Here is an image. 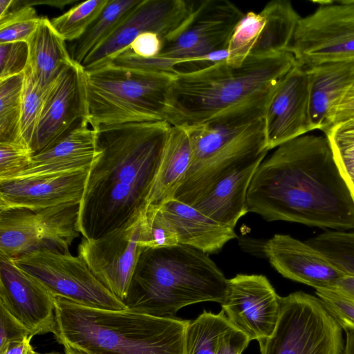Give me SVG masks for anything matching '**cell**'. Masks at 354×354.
Listing matches in <instances>:
<instances>
[{
    "mask_svg": "<svg viewBox=\"0 0 354 354\" xmlns=\"http://www.w3.org/2000/svg\"><path fill=\"white\" fill-rule=\"evenodd\" d=\"M247 207L268 221L354 229V201L325 135L307 133L277 147L254 173Z\"/></svg>",
    "mask_w": 354,
    "mask_h": 354,
    "instance_id": "cell-1",
    "label": "cell"
},
{
    "mask_svg": "<svg viewBox=\"0 0 354 354\" xmlns=\"http://www.w3.org/2000/svg\"><path fill=\"white\" fill-rule=\"evenodd\" d=\"M171 125L167 121L97 127L100 153L88 171L77 227L101 237L147 207Z\"/></svg>",
    "mask_w": 354,
    "mask_h": 354,
    "instance_id": "cell-2",
    "label": "cell"
},
{
    "mask_svg": "<svg viewBox=\"0 0 354 354\" xmlns=\"http://www.w3.org/2000/svg\"><path fill=\"white\" fill-rule=\"evenodd\" d=\"M297 64L294 55L286 51L249 55L240 64L224 61L177 72L168 95L165 121L189 128L263 118L276 88Z\"/></svg>",
    "mask_w": 354,
    "mask_h": 354,
    "instance_id": "cell-3",
    "label": "cell"
},
{
    "mask_svg": "<svg viewBox=\"0 0 354 354\" xmlns=\"http://www.w3.org/2000/svg\"><path fill=\"white\" fill-rule=\"evenodd\" d=\"M57 342L86 354H186L189 320L107 310L55 295Z\"/></svg>",
    "mask_w": 354,
    "mask_h": 354,
    "instance_id": "cell-4",
    "label": "cell"
},
{
    "mask_svg": "<svg viewBox=\"0 0 354 354\" xmlns=\"http://www.w3.org/2000/svg\"><path fill=\"white\" fill-rule=\"evenodd\" d=\"M228 279L209 257L194 248L178 244L145 248L138 261L126 306L159 317H176L182 308L204 301L222 304Z\"/></svg>",
    "mask_w": 354,
    "mask_h": 354,
    "instance_id": "cell-5",
    "label": "cell"
},
{
    "mask_svg": "<svg viewBox=\"0 0 354 354\" xmlns=\"http://www.w3.org/2000/svg\"><path fill=\"white\" fill-rule=\"evenodd\" d=\"M90 124L101 125L165 121L175 73L109 64L85 71Z\"/></svg>",
    "mask_w": 354,
    "mask_h": 354,
    "instance_id": "cell-6",
    "label": "cell"
},
{
    "mask_svg": "<svg viewBox=\"0 0 354 354\" xmlns=\"http://www.w3.org/2000/svg\"><path fill=\"white\" fill-rule=\"evenodd\" d=\"M192 159L174 199L193 205L221 178L259 159L266 146L263 118L239 124H207L185 128Z\"/></svg>",
    "mask_w": 354,
    "mask_h": 354,
    "instance_id": "cell-7",
    "label": "cell"
},
{
    "mask_svg": "<svg viewBox=\"0 0 354 354\" xmlns=\"http://www.w3.org/2000/svg\"><path fill=\"white\" fill-rule=\"evenodd\" d=\"M243 12L227 0H205L193 9L182 26L163 42L154 57H136V67L176 73L179 66L198 64L202 57L227 48Z\"/></svg>",
    "mask_w": 354,
    "mask_h": 354,
    "instance_id": "cell-8",
    "label": "cell"
},
{
    "mask_svg": "<svg viewBox=\"0 0 354 354\" xmlns=\"http://www.w3.org/2000/svg\"><path fill=\"white\" fill-rule=\"evenodd\" d=\"M319 298L304 292L281 297L270 337L259 342L261 354H343L342 330Z\"/></svg>",
    "mask_w": 354,
    "mask_h": 354,
    "instance_id": "cell-9",
    "label": "cell"
},
{
    "mask_svg": "<svg viewBox=\"0 0 354 354\" xmlns=\"http://www.w3.org/2000/svg\"><path fill=\"white\" fill-rule=\"evenodd\" d=\"M79 207L66 204L37 211L0 212V257L15 259L40 249L68 252L81 234Z\"/></svg>",
    "mask_w": 354,
    "mask_h": 354,
    "instance_id": "cell-10",
    "label": "cell"
},
{
    "mask_svg": "<svg viewBox=\"0 0 354 354\" xmlns=\"http://www.w3.org/2000/svg\"><path fill=\"white\" fill-rule=\"evenodd\" d=\"M316 3L299 20L288 51L307 68L354 57V0Z\"/></svg>",
    "mask_w": 354,
    "mask_h": 354,
    "instance_id": "cell-11",
    "label": "cell"
},
{
    "mask_svg": "<svg viewBox=\"0 0 354 354\" xmlns=\"http://www.w3.org/2000/svg\"><path fill=\"white\" fill-rule=\"evenodd\" d=\"M16 264L42 282L54 295L86 306L127 307L94 275L85 261L68 252L40 249L15 259Z\"/></svg>",
    "mask_w": 354,
    "mask_h": 354,
    "instance_id": "cell-12",
    "label": "cell"
},
{
    "mask_svg": "<svg viewBox=\"0 0 354 354\" xmlns=\"http://www.w3.org/2000/svg\"><path fill=\"white\" fill-rule=\"evenodd\" d=\"M146 209L101 237L83 238L78 246V256L97 279L123 302L145 249L142 234Z\"/></svg>",
    "mask_w": 354,
    "mask_h": 354,
    "instance_id": "cell-13",
    "label": "cell"
},
{
    "mask_svg": "<svg viewBox=\"0 0 354 354\" xmlns=\"http://www.w3.org/2000/svg\"><path fill=\"white\" fill-rule=\"evenodd\" d=\"M84 121L90 122L85 69L74 62L62 70L44 93L30 143L33 155L50 148Z\"/></svg>",
    "mask_w": 354,
    "mask_h": 354,
    "instance_id": "cell-14",
    "label": "cell"
},
{
    "mask_svg": "<svg viewBox=\"0 0 354 354\" xmlns=\"http://www.w3.org/2000/svg\"><path fill=\"white\" fill-rule=\"evenodd\" d=\"M194 6L183 0H141L140 3L101 46L81 65L95 70L113 62L140 34L152 32L165 40L175 33L189 16Z\"/></svg>",
    "mask_w": 354,
    "mask_h": 354,
    "instance_id": "cell-15",
    "label": "cell"
},
{
    "mask_svg": "<svg viewBox=\"0 0 354 354\" xmlns=\"http://www.w3.org/2000/svg\"><path fill=\"white\" fill-rule=\"evenodd\" d=\"M221 306L234 328L250 341L261 342L270 337L276 328L281 297L265 276L239 274L228 279Z\"/></svg>",
    "mask_w": 354,
    "mask_h": 354,
    "instance_id": "cell-16",
    "label": "cell"
},
{
    "mask_svg": "<svg viewBox=\"0 0 354 354\" xmlns=\"http://www.w3.org/2000/svg\"><path fill=\"white\" fill-rule=\"evenodd\" d=\"M310 91L308 68L297 63L281 80L265 111L263 121L268 151L314 131Z\"/></svg>",
    "mask_w": 354,
    "mask_h": 354,
    "instance_id": "cell-17",
    "label": "cell"
},
{
    "mask_svg": "<svg viewBox=\"0 0 354 354\" xmlns=\"http://www.w3.org/2000/svg\"><path fill=\"white\" fill-rule=\"evenodd\" d=\"M0 305L32 335L55 331V295L12 259L0 257Z\"/></svg>",
    "mask_w": 354,
    "mask_h": 354,
    "instance_id": "cell-18",
    "label": "cell"
},
{
    "mask_svg": "<svg viewBox=\"0 0 354 354\" xmlns=\"http://www.w3.org/2000/svg\"><path fill=\"white\" fill-rule=\"evenodd\" d=\"M263 251L283 277L315 290L336 289L346 274L319 250L290 235H274L264 243Z\"/></svg>",
    "mask_w": 354,
    "mask_h": 354,
    "instance_id": "cell-19",
    "label": "cell"
},
{
    "mask_svg": "<svg viewBox=\"0 0 354 354\" xmlns=\"http://www.w3.org/2000/svg\"><path fill=\"white\" fill-rule=\"evenodd\" d=\"M88 170L0 184V212L80 204Z\"/></svg>",
    "mask_w": 354,
    "mask_h": 354,
    "instance_id": "cell-20",
    "label": "cell"
},
{
    "mask_svg": "<svg viewBox=\"0 0 354 354\" xmlns=\"http://www.w3.org/2000/svg\"><path fill=\"white\" fill-rule=\"evenodd\" d=\"M100 153L96 129L84 121L50 148L33 155L30 165L6 183L89 170Z\"/></svg>",
    "mask_w": 354,
    "mask_h": 354,
    "instance_id": "cell-21",
    "label": "cell"
},
{
    "mask_svg": "<svg viewBox=\"0 0 354 354\" xmlns=\"http://www.w3.org/2000/svg\"><path fill=\"white\" fill-rule=\"evenodd\" d=\"M263 160H257L230 172L192 206L216 223L234 229L239 219L248 213V187Z\"/></svg>",
    "mask_w": 354,
    "mask_h": 354,
    "instance_id": "cell-22",
    "label": "cell"
},
{
    "mask_svg": "<svg viewBox=\"0 0 354 354\" xmlns=\"http://www.w3.org/2000/svg\"><path fill=\"white\" fill-rule=\"evenodd\" d=\"M158 208L174 228L179 244L208 254L220 251L236 237L234 229L223 226L195 207L174 198Z\"/></svg>",
    "mask_w": 354,
    "mask_h": 354,
    "instance_id": "cell-23",
    "label": "cell"
},
{
    "mask_svg": "<svg viewBox=\"0 0 354 354\" xmlns=\"http://www.w3.org/2000/svg\"><path fill=\"white\" fill-rule=\"evenodd\" d=\"M310 77V115L314 130L324 132L329 114L354 87V57L308 68Z\"/></svg>",
    "mask_w": 354,
    "mask_h": 354,
    "instance_id": "cell-24",
    "label": "cell"
},
{
    "mask_svg": "<svg viewBox=\"0 0 354 354\" xmlns=\"http://www.w3.org/2000/svg\"><path fill=\"white\" fill-rule=\"evenodd\" d=\"M27 43L28 66L37 83L45 91L62 70L74 61L66 41L46 17H40L37 29Z\"/></svg>",
    "mask_w": 354,
    "mask_h": 354,
    "instance_id": "cell-25",
    "label": "cell"
},
{
    "mask_svg": "<svg viewBox=\"0 0 354 354\" xmlns=\"http://www.w3.org/2000/svg\"><path fill=\"white\" fill-rule=\"evenodd\" d=\"M192 159L186 129L171 126L147 207H158L172 199L187 172Z\"/></svg>",
    "mask_w": 354,
    "mask_h": 354,
    "instance_id": "cell-26",
    "label": "cell"
},
{
    "mask_svg": "<svg viewBox=\"0 0 354 354\" xmlns=\"http://www.w3.org/2000/svg\"><path fill=\"white\" fill-rule=\"evenodd\" d=\"M265 24L250 55L266 56L286 52L301 17L288 0H272L261 11Z\"/></svg>",
    "mask_w": 354,
    "mask_h": 354,
    "instance_id": "cell-27",
    "label": "cell"
},
{
    "mask_svg": "<svg viewBox=\"0 0 354 354\" xmlns=\"http://www.w3.org/2000/svg\"><path fill=\"white\" fill-rule=\"evenodd\" d=\"M141 0H109L101 13L77 40L73 41L69 53L81 64L86 57L101 46L115 31Z\"/></svg>",
    "mask_w": 354,
    "mask_h": 354,
    "instance_id": "cell-28",
    "label": "cell"
},
{
    "mask_svg": "<svg viewBox=\"0 0 354 354\" xmlns=\"http://www.w3.org/2000/svg\"><path fill=\"white\" fill-rule=\"evenodd\" d=\"M232 326L223 310L218 314L203 311L186 328V354H215L221 337Z\"/></svg>",
    "mask_w": 354,
    "mask_h": 354,
    "instance_id": "cell-29",
    "label": "cell"
},
{
    "mask_svg": "<svg viewBox=\"0 0 354 354\" xmlns=\"http://www.w3.org/2000/svg\"><path fill=\"white\" fill-rule=\"evenodd\" d=\"M24 73L0 81V142H21L20 121Z\"/></svg>",
    "mask_w": 354,
    "mask_h": 354,
    "instance_id": "cell-30",
    "label": "cell"
},
{
    "mask_svg": "<svg viewBox=\"0 0 354 354\" xmlns=\"http://www.w3.org/2000/svg\"><path fill=\"white\" fill-rule=\"evenodd\" d=\"M324 135L354 201V115L333 125Z\"/></svg>",
    "mask_w": 354,
    "mask_h": 354,
    "instance_id": "cell-31",
    "label": "cell"
},
{
    "mask_svg": "<svg viewBox=\"0 0 354 354\" xmlns=\"http://www.w3.org/2000/svg\"><path fill=\"white\" fill-rule=\"evenodd\" d=\"M306 242L346 274L354 275V232L328 230Z\"/></svg>",
    "mask_w": 354,
    "mask_h": 354,
    "instance_id": "cell-32",
    "label": "cell"
},
{
    "mask_svg": "<svg viewBox=\"0 0 354 354\" xmlns=\"http://www.w3.org/2000/svg\"><path fill=\"white\" fill-rule=\"evenodd\" d=\"M109 0L82 2L62 15L50 19L51 24L66 41L77 40L98 17Z\"/></svg>",
    "mask_w": 354,
    "mask_h": 354,
    "instance_id": "cell-33",
    "label": "cell"
},
{
    "mask_svg": "<svg viewBox=\"0 0 354 354\" xmlns=\"http://www.w3.org/2000/svg\"><path fill=\"white\" fill-rule=\"evenodd\" d=\"M264 24L265 17L261 12L244 14L230 39L226 61L234 64L243 63L250 55Z\"/></svg>",
    "mask_w": 354,
    "mask_h": 354,
    "instance_id": "cell-34",
    "label": "cell"
},
{
    "mask_svg": "<svg viewBox=\"0 0 354 354\" xmlns=\"http://www.w3.org/2000/svg\"><path fill=\"white\" fill-rule=\"evenodd\" d=\"M39 20L32 6L14 0L9 12L0 19V44L27 42L37 29Z\"/></svg>",
    "mask_w": 354,
    "mask_h": 354,
    "instance_id": "cell-35",
    "label": "cell"
},
{
    "mask_svg": "<svg viewBox=\"0 0 354 354\" xmlns=\"http://www.w3.org/2000/svg\"><path fill=\"white\" fill-rule=\"evenodd\" d=\"M44 91L34 79L28 66L24 71L21 95L20 136L30 148L32 138L41 113Z\"/></svg>",
    "mask_w": 354,
    "mask_h": 354,
    "instance_id": "cell-36",
    "label": "cell"
},
{
    "mask_svg": "<svg viewBox=\"0 0 354 354\" xmlns=\"http://www.w3.org/2000/svg\"><path fill=\"white\" fill-rule=\"evenodd\" d=\"M142 244L145 248H162L179 244L174 228L158 207H147L142 224Z\"/></svg>",
    "mask_w": 354,
    "mask_h": 354,
    "instance_id": "cell-37",
    "label": "cell"
},
{
    "mask_svg": "<svg viewBox=\"0 0 354 354\" xmlns=\"http://www.w3.org/2000/svg\"><path fill=\"white\" fill-rule=\"evenodd\" d=\"M32 156L31 149L21 142H0V184L26 168Z\"/></svg>",
    "mask_w": 354,
    "mask_h": 354,
    "instance_id": "cell-38",
    "label": "cell"
},
{
    "mask_svg": "<svg viewBox=\"0 0 354 354\" xmlns=\"http://www.w3.org/2000/svg\"><path fill=\"white\" fill-rule=\"evenodd\" d=\"M325 308L342 328L354 330V299L336 289L315 290Z\"/></svg>",
    "mask_w": 354,
    "mask_h": 354,
    "instance_id": "cell-39",
    "label": "cell"
},
{
    "mask_svg": "<svg viewBox=\"0 0 354 354\" xmlns=\"http://www.w3.org/2000/svg\"><path fill=\"white\" fill-rule=\"evenodd\" d=\"M29 60V49L26 41L0 44V81L22 74Z\"/></svg>",
    "mask_w": 354,
    "mask_h": 354,
    "instance_id": "cell-40",
    "label": "cell"
},
{
    "mask_svg": "<svg viewBox=\"0 0 354 354\" xmlns=\"http://www.w3.org/2000/svg\"><path fill=\"white\" fill-rule=\"evenodd\" d=\"M32 336L3 306L0 305V349L12 342ZM33 337V336H32Z\"/></svg>",
    "mask_w": 354,
    "mask_h": 354,
    "instance_id": "cell-41",
    "label": "cell"
},
{
    "mask_svg": "<svg viewBox=\"0 0 354 354\" xmlns=\"http://www.w3.org/2000/svg\"><path fill=\"white\" fill-rule=\"evenodd\" d=\"M163 39L158 34L146 32L139 35L129 48L133 54L142 58L149 59L158 56L162 48Z\"/></svg>",
    "mask_w": 354,
    "mask_h": 354,
    "instance_id": "cell-42",
    "label": "cell"
},
{
    "mask_svg": "<svg viewBox=\"0 0 354 354\" xmlns=\"http://www.w3.org/2000/svg\"><path fill=\"white\" fill-rule=\"evenodd\" d=\"M250 342L244 333L232 326L221 337L215 354H242Z\"/></svg>",
    "mask_w": 354,
    "mask_h": 354,
    "instance_id": "cell-43",
    "label": "cell"
},
{
    "mask_svg": "<svg viewBox=\"0 0 354 354\" xmlns=\"http://www.w3.org/2000/svg\"><path fill=\"white\" fill-rule=\"evenodd\" d=\"M354 115V87L348 90L331 110L325 133L333 125Z\"/></svg>",
    "mask_w": 354,
    "mask_h": 354,
    "instance_id": "cell-44",
    "label": "cell"
},
{
    "mask_svg": "<svg viewBox=\"0 0 354 354\" xmlns=\"http://www.w3.org/2000/svg\"><path fill=\"white\" fill-rule=\"evenodd\" d=\"M32 336H27L24 339L8 344L0 349V354H39L30 344Z\"/></svg>",
    "mask_w": 354,
    "mask_h": 354,
    "instance_id": "cell-45",
    "label": "cell"
},
{
    "mask_svg": "<svg viewBox=\"0 0 354 354\" xmlns=\"http://www.w3.org/2000/svg\"><path fill=\"white\" fill-rule=\"evenodd\" d=\"M336 290L354 299V275L345 274L338 281Z\"/></svg>",
    "mask_w": 354,
    "mask_h": 354,
    "instance_id": "cell-46",
    "label": "cell"
},
{
    "mask_svg": "<svg viewBox=\"0 0 354 354\" xmlns=\"http://www.w3.org/2000/svg\"><path fill=\"white\" fill-rule=\"evenodd\" d=\"M346 342L343 354H354V330L346 329Z\"/></svg>",
    "mask_w": 354,
    "mask_h": 354,
    "instance_id": "cell-47",
    "label": "cell"
},
{
    "mask_svg": "<svg viewBox=\"0 0 354 354\" xmlns=\"http://www.w3.org/2000/svg\"><path fill=\"white\" fill-rule=\"evenodd\" d=\"M14 0H0V19L10 10Z\"/></svg>",
    "mask_w": 354,
    "mask_h": 354,
    "instance_id": "cell-48",
    "label": "cell"
},
{
    "mask_svg": "<svg viewBox=\"0 0 354 354\" xmlns=\"http://www.w3.org/2000/svg\"><path fill=\"white\" fill-rule=\"evenodd\" d=\"M62 346L64 347L65 354H86L84 352H82L75 348H73L69 345L64 344Z\"/></svg>",
    "mask_w": 354,
    "mask_h": 354,
    "instance_id": "cell-49",
    "label": "cell"
},
{
    "mask_svg": "<svg viewBox=\"0 0 354 354\" xmlns=\"http://www.w3.org/2000/svg\"><path fill=\"white\" fill-rule=\"evenodd\" d=\"M42 354H63V353H59V352H50V353H42ZM65 354V353H64Z\"/></svg>",
    "mask_w": 354,
    "mask_h": 354,
    "instance_id": "cell-50",
    "label": "cell"
}]
</instances>
